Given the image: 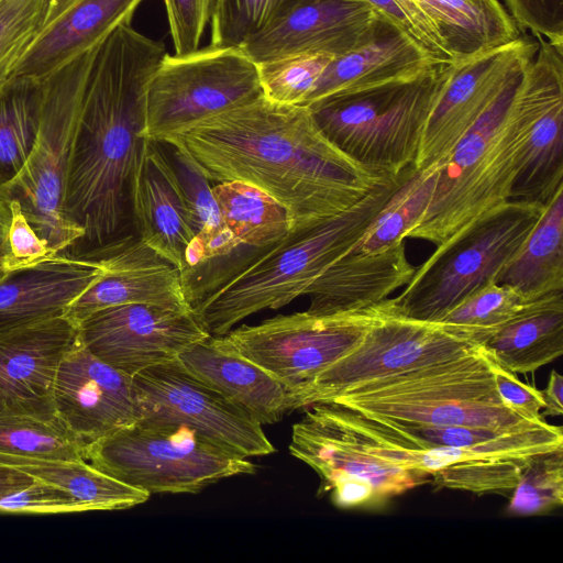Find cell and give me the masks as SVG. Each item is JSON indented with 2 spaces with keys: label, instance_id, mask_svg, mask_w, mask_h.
Instances as JSON below:
<instances>
[{
  "label": "cell",
  "instance_id": "1",
  "mask_svg": "<svg viewBox=\"0 0 563 563\" xmlns=\"http://www.w3.org/2000/svg\"><path fill=\"white\" fill-rule=\"evenodd\" d=\"M172 136L210 181L246 183L275 198L287 209L291 228L344 212L388 176L338 148L308 107L264 96Z\"/></svg>",
  "mask_w": 563,
  "mask_h": 563
},
{
  "label": "cell",
  "instance_id": "2",
  "mask_svg": "<svg viewBox=\"0 0 563 563\" xmlns=\"http://www.w3.org/2000/svg\"><path fill=\"white\" fill-rule=\"evenodd\" d=\"M165 45L120 25L98 47L88 76L66 195V213L101 243L121 224L142 141L147 85Z\"/></svg>",
  "mask_w": 563,
  "mask_h": 563
},
{
  "label": "cell",
  "instance_id": "3",
  "mask_svg": "<svg viewBox=\"0 0 563 563\" xmlns=\"http://www.w3.org/2000/svg\"><path fill=\"white\" fill-rule=\"evenodd\" d=\"M536 37L533 59L512 74L441 163L431 203L407 238L439 246L509 201L533 122L563 97V46Z\"/></svg>",
  "mask_w": 563,
  "mask_h": 563
},
{
  "label": "cell",
  "instance_id": "4",
  "mask_svg": "<svg viewBox=\"0 0 563 563\" xmlns=\"http://www.w3.org/2000/svg\"><path fill=\"white\" fill-rule=\"evenodd\" d=\"M404 172L388 175L344 212L289 229L275 245L194 307L205 329L211 335H225L246 317L307 295L314 280L362 238L399 186Z\"/></svg>",
  "mask_w": 563,
  "mask_h": 563
},
{
  "label": "cell",
  "instance_id": "5",
  "mask_svg": "<svg viewBox=\"0 0 563 563\" xmlns=\"http://www.w3.org/2000/svg\"><path fill=\"white\" fill-rule=\"evenodd\" d=\"M451 65L431 64L417 74L306 107L338 148L373 172L396 176L417 161Z\"/></svg>",
  "mask_w": 563,
  "mask_h": 563
},
{
  "label": "cell",
  "instance_id": "6",
  "mask_svg": "<svg viewBox=\"0 0 563 563\" xmlns=\"http://www.w3.org/2000/svg\"><path fill=\"white\" fill-rule=\"evenodd\" d=\"M330 401L364 416L413 423L512 430L541 422L505 406L483 345L461 358L356 386Z\"/></svg>",
  "mask_w": 563,
  "mask_h": 563
},
{
  "label": "cell",
  "instance_id": "7",
  "mask_svg": "<svg viewBox=\"0 0 563 563\" xmlns=\"http://www.w3.org/2000/svg\"><path fill=\"white\" fill-rule=\"evenodd\" d=\"M98 47L42 79L34 145L20 172L0 188V196L19 201L54 254L85 238V230L66 213V195L86 85Z\"/></svg>",
  "mask_w": 563,
  "mask_h": 563
},
{
  "label": "cell",
  "instance_id": "8",
  "mask_svg": "<svg viewBox=\"0 0 563 563\" xmlns=\"http://www.w3.org/2000/svg\"><path fill=\"white\" fill-rule=\"evenodd\" d=\"M101 473L151 494H196L235 475L254 474L247 457L177 424L136 420L84 449Z\"/></svg>",
  "mask_w": 563,
  "mask_h": 563
},
{
  "label": "cell",
  "instance_id": "9",
  "mask_svg": "<svg viewBox=\"0 0 563 563\" xmlns=\"http://www.w3.org/2000/svg\"><path fill=\"white\" fill-rule=\"evenodd\" d=\"M543 206L508 201L443 244L393 298L400 316L438 322L464 298L494 282L541 216Z\"/></svg>",
  "mask_w": 563,
  "mask_h": 563
},
{
  "label": "cell",
  "instance_id": "10",
  "mask_svg": "<svg viewBox=\"0 0 563 563\" xmlns=\"http://www.w3.org/2000/svg\"><path fill=\"white\" fill-rule=\"evenodd\" d=\"M262 96L257 65L239 47L166 53L147 85L142 139L162 142Z\"/></svg>",
  "mask_w": 563,
  "mask_h": 563
},
{
  "label": "cell",
  "instance_id": "11",
  "mask_svg": "<svg viewBox=\"0 0 563 563\" xmlns=\"http://www.w3.org/2000/svg\"><path fill=\"white\" fill-rule=\"evenodd\" d=\"M393 298L330 316L307 311L279 314L255 325L243 324L224 336L287 390L290 410L296 398L329 365L353 350L369 328L394 309Z\"/></svg>",
  "mask_w": 563,
  "mask_h": 563
},
{
  "label": "cell",
  "instance_id": "12",
  "mask_svg": "<svg viewBox=\"0 0 563 563\" xmlns=\"http://www.w3.org/2000/svg\"><path fill=\"white\" fill-rule=\"evenodd\" d=\"M481 347L466 330L410 319L398 314L394 307L369 328L353 350L317 375L296 398L294 409L330 401L374 380L461 358Z\"/></svg>",
  "mask_w": 563,
  "mask_h": 563
},
{
  "label": "cell",
  "instance_id": "13",
  "mask_svg": "<svg viewBox=\"0 0 563 563\" xmlns=\"http://www.w3.org/2000/svg\"><path fill=\"white\" fill-rule=\"evenodd\" d=\"M289 452L318 474V495L329 493L333 505L341 509L378 508L431 483L424 472L404 468L367 452L327 402L308 406L292 426Z\"/></svg>",
  "mask_w": 563,
  "mask_h": 563
},
{
  "label": "cell",
  "instance_id": "14",
  "mask_svg": "<svg viewBox=\"0 0 563 563\" xmlns=\"http://www.w3.org/2000/svg\"><path fill=\"white\" fill-rule=\"evenodd\" d=\"M137 420L186 427L244 457L275 452L262 426L179 358L132 376Z\"/></svg>",
  "mask_w": 563,
  "mask_h": 563
},
{
  "label": "cell",
  "instance_id": "15",
  "mask_svg": "<svg viewBox=\"0 0 563 563\" xmlns=\"http://www.w3.org/2000/svg\"><path fill=\"white\" fill-rule=\"evenodd\" d=\"M209 335L194 310L146 303L109 307L78 325L80 341L95 356L131 377L178 358Z\"/></svg>",
  "mask_w": 563,
  "mask_h": 563
},
{
  "label": "cell",
  "instance_id": "16",
  "mask_svg": "<svg viewBox=\"0 0 563 563\" xmlns=\"http://www.w3.org/2000/svg\"><path fill=\"white\" fill-rule=\"evenodd\" d=\"M538 42L526 36L452 63L424 128L416 168L442 163L487 110L512 74L532 60Z\"/></svg>",
  "mask_w": 563,
  "mask_h": 563
},
{
  "label": "cell",
  "instance_id": "17",
  "mask_svg": "<svg viewBox=\"0 0 563 563\" xmlns=\"http://www.w3.org/2000/svg\"><path fill=\"white\" fill-rule=\"evenodd\" d=\"M386 23L366 0H299L239 48L255 64L307 53L338 57L375 38Z\"/></svg>",
  "mask_w": 563,
  "mask_h": 563
},
{
  "label": "cell",
  "instance_id": "18",
  "mask_svg": "<svg viewBox=\"0 0 563 563\" xmlns=\"http://www.w3.org/2000/svg\"><path fill=\"white\" fill-rule=\"evenodd\" d=\"M77 335L64 316L0 331V419L58 420L54 383Z\"/></svg>",
  "mask_w": 563,
  "mask_h": 563
},
{
  "label": "cell",
  "instance_id": "19",
  "mask_svg": "<svg viewBox=\"0 0 563 563\" xmlns=\"http://www.w3.org/2000/svg\"><path fill=\"white\" fill-rule=\"evenodd\" d=\"M57 419L85 446L139 419L132 377L76 341L63 357L54 383Z\"/></svg>",
  "mask_w": 563,
  "mask_h": 563
},
{
  "label": "cell",
  "instance_id": "20",
  "mask_svg": "<svg viewBox=\"0 0 563 563\" xmlns=\"http://www.w3.org/2000/svg\"><path fill=\"white\" fill-rule=\"evenodd\" d=\"M332 412L356 433L406 448H450L486 456L528 460L563 448V429L545 420L531 427L497 430L466 426H437L369 417L333 401Z\"/></svg>",
  "mask_w": 563,
  "mask_h": 563
},
{
  "label": "cell",
  "instance_id": "21",
  "mask_svg": "<svg viewBox=\"0 0 563 563\" xmlns=\"http://www.w3.org/2000/svg\"><path fill=\"white\" fill-rule=\"evenodd\" d=\"M98 260L102 276L63 314L77 327L93 312L128 303L194 310L186 298L180 271L140 238L110 246Z\"/></svg>",
  "mask_w": 563,
  "mask_h": 563
},
{
  "label": "cell",
  "instance_id": "22",
  "mask_svg": "<svg viewBox=\"0 0 563 563\" xmlns=\"http://www.w3.org/2000/svg\"><path fill=\"white\" fill-rule=\"evenodd\" d=\"M129 192L139 238L181 273L195 233L183 187L161 142L142 139Z\"/></svg>",
  "mask_w": 563,
  "mask_h": 563
},
{
  "label": "cell",
  "instance_id": "23",
  "mask_svg": "<svg viewBox=\"0 0 563 563\" xmlns=\"http://www.w3.org/2000/svg\"><path fill=\"white\" fill-rule=\"evenodd\" d=\"M103 274L98 258L58 253L0 285V331L64 314Z\"/></svg>",
  "mask_w": 563,
  "mask_h": 563
},
{
  "label": "cell",
  "instance_id": "24",
  "mask_svg": "<svg viewBox=\"0 0 563 563\" xmlns=\"http://www.w3.org/2000/svg\"><path fill=\"white\" fill-rule=\"evenodd\" d=\"M142 1L77 0L43 27L9 81H40L76 56L99 46L120 25L131 22Z\"/></svg>",
  "mask_w": 563,
  "mask_h": 563
},
{
  "label": "cell",
  "instance_id": "25",
  "mask_svg": "<svg viewBox=\"0 0 563 563\" xmlns=\"http://www.w3.org/2000/svg\"><path fill=\"white\" fill-rule=\"evenodd\" d=\"M178 358L261 426L280 421L290 410L285 387L241 355L224 335H209L185 350Z\"/></svg>",
  "mask_w": 563,
  "mask_h": 563
},
{
  "label": "cell",
  "instance_id": "26",
  "mask_svg": "<svg viewBox=\"0 0 563 563\" xmlns=\"http://www.w3.org/2000/svg\"><path fill=\"white\" fill-rule=\"evenodd\" d=\"M413 273L404 242L375 254L347 253L310 286L306 311L330 316L376 305L407 285Z\"/></svg>",
  "mask_w": 563,
  "mask_h": 563
},
{
  "label": "cell",
  "instance_id": "27",
  "mask_svg": "<svg viewBox=\"0 0 563 563\" xmlns=\"http://www.w3.org/2000/svg\"><path fill=\"white\" fill-rule=\"evenodd\" d=\"M353 432L371 454L404 468L427 473L434 489L506 495L512 492L522 468L533 457L511 460L486 456L462 449L406 448Z\"/></svg>",
  "mask_w": 563,
  "mask_h": 563
},
{
  "label": "cell",
  "instance_id": "28",
  "mask_svg": "<svg viewBox=\"0 0 563 563\" xmlns=\"http://www.w3.org/2000/svg\"><path fill=\"white\" fill-rule=\"evenodd\" d=\"M428 56L389 23L368 43L338 57L324 68L303 106L323 98L355 92L417 74Z\"/></svg>",
  "mask_w": 563,
  "mask_h": 563
},
{
  "label": "cell",
  "instance_id": "29",
  "mask_svg": "<svg viewBox=\"0 0 563 563\" xmlns=\"http://www.w3.org/2000/svg\"><path fill=\"white\" fill-rule=\"evenodd\" d=\"M514 374L532 373L563 353V292L530 302L483 343Z\"/></svg>",
  "mask_w": 563,
  "mask_h": 563
},
{
  "label": "cell",
  "instance_id": "30",
  "mask_svg": "<svg viewBox=\"0 0 563 563\" xmlns=\"http://www.w3.org/2000/svg\"><path fill=\"white\" fill-rule=\"evenodd\" d=\"M494 282L517 289L531 302L563 292V186Z\"/></svg>",
  "mask_w": 563,
  "mask_h": 563
},
{
  "label": "cell",
  "instance_id": "31",
  "mask_svg": "<svg viewBox=\"0 0 563 563\" xmlns=\"http://www.w3.org/2000/svg\"><path fill=\"white\" fill-rule=\"evenodd\" d=\"M0 465L12 467L44 484L62 489L93 510H122L150 498L92 467L86 461L30 457L0 453Z\"/></svg>",
  "mask_w": 563,
  "mask_h": 563
},
{
  "label": "cell",
  "instance_id": "32",
  "mask_svg": "<svg viewBox=\"0 0 563 563\" xmlns=\"http://www.w3.org/2000/svg\"><path fill=\"white\" fill-rule=\"evenodd\" d=\"M440 27L457 59L509 43L520 31L500 0H410Z\"/></svg>",
  "mask_w": 563,
  "mask_h": 563
},
{
  "label": "cell",
  "instance_id": "33",
  "mask_svg": "<svg viewBox=\"0 0 563 563\" xmlns=\"http://www.w3.org/2000/svg\"><path fill=\"white\" fill-rule=\"evenodd\" d=\"M563 186V97L533 122L514 180L509 201L545 206Z\"/></svg>",
  "mask_w": 563,
  "mask_h": 563
},
{
  "label": "cell",
  "instance_id": "34",
  "mask_svg": "<svg viewBox=\"0 0 563 563\" xmlns=\"http://www.w3.org/2000/svg\"><path fill=\"white\" fill-rule=\"evenodd\" d=\"M212 194L227 227L247 250L267 251L291 228L287 209L255 186L242 181L218 183Z\"/></svg>",
  "mask_w": 563,
  "mask_h": 563
},
{
  "label": "cell",
  "instance_id": "35",
  "mask_svg": "<svg viewBox=\"0 0 563 563\" xmlns=\"http://www.w3.org/2000/svg\"><path fill=\"white\" fill-rule=\"evenodd\" d=\"M441 163L408 167L395 192L349 253L375 254L404 242L431 203Z\"/></svg>",
  "mask_w": 563,
  "mask_h": 563
},
{
  "label": "cell",
  "instance_id": "36",
  "mask_svg": "<svg viewBox=\"0 0 563 563\" xmlns=\"http://www.w3.org/2000/svg\"><path fill=\"white\" fill-rule=\"evenodd\" d=\"M42 80H12L0 90V188L23 167L35 142Z\"/></svg>",
  "mask_w": 563,
  "mask_h": 563
},
{
  "label": "cell",
  "instance_id": "37",
  "mask_svg": "<svg viewBox=\"0 0 563 563\" xmlns=\"http://www.w3.org/2000/svg\"><path fill=\"white\" fill-rule=\"evenodd\" d=\"M530 302L517 289L489 282L454 306L438 322L466 330L482 344Z\"/></svg>",
  "mask_w": 563,
  "mask_h": 563
},
{
  "label": "cell",
  "instance_id": "38",
  "mask_svg": "<svg viewBox=\"0 0 563 563\" xmlns=\"http://www.w3.org/2000/svg\"><path fill=\"white\" fill-rule=\"evenodd\" d=\"M85 445L59 420L0 419V453L86 461Z\"/></svg>",
  "mask_w": 563,
  "mask_h": 563
},
{
  "label": "cell",
  "instance_id": "39",
  "mask_svg": "<svg viewBox=\"0 0 563 563\" xmlns=\"http://www.w3.org/2000/svg\"><path fill=\"white\" fill-rule=\"evenodd\" d=\"M506 508L509 516L545 515L563 504V448L534 455L520 473Z\"/></svg>",
  "mask_w": 563,
  "mask_h": 563
},
{
  "label": "cell",
  "instance_id": "40",
  "mask_svg": "<svg viewBox=\"0 0 563 563\" xmlns=\"http://www.w3.org/2000/svg\"><path fill=\"white\" fill-rule=\"evenodd\" d=\"M299 0H212L211 40L214 47H239L279 19Z\"/></svg>",
  "mask_w": 563,
  "mask_h": 563
},
{
  "label": "cell",
  "instance_id": "41",
  "mask_svg": "<svg viewBox=\"0 0 563 563\" xmlns=\"http://www.w3.org/2000/svg\"><path fill=\"white\" fill-rule=\"evenodd\" d=\"M334 57L296 54L257 65L263 96L276 103L303 106L316 81Z\"/></svg>",
  "mask_w": 563,
  "mask_h": 563
},
{
  "label": "cell",
  "instance_id": "42",
  "mask_svg": "<svg viewBox=\"0 0 563 563\" xmlns=\"http://www.w3.org/2000/svg\"><path fill=\"white\" fill-rule=\"evenodd\" d=\"M47 0H0V90L44 27Z\"/></svg>",
  "mask_w": 563,
  "mask_h": 563
},
{
  "label": "cell",
  "instance_id": "43",
  "mask_svg": "<svg viewBox=\"0 0 563 563\" xmlns=\"http://www.w3.org/2000/svg\"><path fill=\"white\" fill-rule=\"evenodd\" d=\"M389 24L408 36L435 64H450L457 58L440 27L410 0H366Z\"/></svg>",
  "mask_w": 563,
  "mask_h": 563
},
{
  "label": "cell",
  "instance_id": "44",
  "mask_svg": "<svg viewBox=\"0 0 563 563\" xmlns=\"http://www.w3.org/2000/svg\"><path fill=\"white\" fill-rule=\"evenodd\" d=\"M92 511L68 493L36 481L0 499V514H66Z\"/></svg>",
  "mask_w": 563,
  "mask_h": 563
},
{
  "label": "cell",
  "instance_id": "45",
  "mask_svg": "<svg viewBox=\"0 0 563 563\" xmlns=\"http://www.w3.org/2000/svg\"><path fill=\"white\" fill-rule=\"evenodd\" d=\"M175 54L199 48L210 19L212 0H164Z\"/></svg>",
  "mask_w": 563,
  "mask_h": 563
},
{
  "label": "cell",
  "instance_id": "46",
  "mask_svg": "<svg viewBox=\"0 0 563 563\" xmlns=\"http://www.w3.org/2000/svg\"><path fill=\"white\" fill-rule=\"evenodd\" d=\"M504 7L520 31L563 46V0H504Z\"/></svg>",
  "mask_w": 563,
  "mask_h": 563
},
{
  "label": "cell",
  "instance_id": "47",
  "mask_svg": "<svg viewBox=\"0 0 563 563\" xmlns=\"http://www.w3.org/2000/svg\"><path fill=\"white\" fill-rule=\"evenodd\" d=\"M7 200L10 209L7 242L12 271L32 267L56 255L29 222L19 201Z\"/></svg>",
  "mask_w": 563,
  "mask_h": 563
},
{
  "label": "cell",
  "instance_id": "48",
  "mask_svg": "<svg viewBox=\"0 0 563 563\" xmlns=\"http://www.w3.org/2000/svg\"><path fill=\"white\" fill-rule=\"evenodd\" d=\"M492 371L497 393L506 407L526 420L533 422L544 420L542 415L544 400L541 390L520 382L516 374L493 358Z\"/></svg>",
  "mask_w": 563,
  "mask_h": 563
},
{
  "label": "cell",
  "instance_id": "49",
  "mask_svg": "<svg viewBox=\"0 0 563 563\" xmlns=\"http://www.w3.org/2000/svg\"><path fill=\"white\" fill-rule=\"evenodd\" d=\"M544 400L543 413L545 416H561L563 413V377L552 371L544 390H541Z\"/></svg>",
  "mask_w": 563,
  "mask_h": 563
},
{
  "label": "cell",
  "instance_id": "50",
  "mask_svg": "<svg viewBox=\"0 0 563 563\" xmlns=\"http://www.w3.org/2000/svg\"><path fill=\"white\" fill-rule=\"evenodd\" d=\"M10 221L8 200L0 196V285L14 272L10 265L7 234Z\"/></svg>",
  "mask_w": 563,
  "mask_h": 563
},
{
  "label": "cell",
  "instance_id": "51",
  "mask_svg": "<svg viewBox=\"0 0 563 563\" xmlns=\"http://www.w3.org/2000/svg\"><path fill=\"white\" fill-rule=\"evenodd\" d=\"M36 479L12 467L0 465V499L24 489Z\"/></svg>",
  "mask_w": 563,
  "mask_h": 563
},
{
  "label": "cell",
  "instance_id": "52",
  "mask_svg": "<svg viewBox=\"0 0 563 563\" xmlns=\"http://www.w3.org/2000/svg\"><path fill=\"white\" fill-rule=\"evenodd\" d=\"M77 0H47V10L44 26L60 16Z\"/></svg>",
  "mask_w": 563,
  "mask_h": 563
}]
</instances>
